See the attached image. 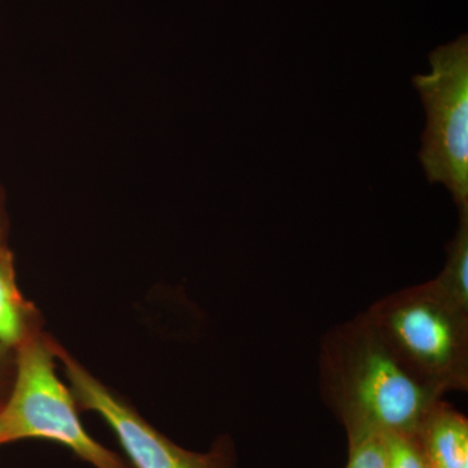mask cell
<instances>
[{"instance_id": "cell-5", "label": "cell", "mask_w": 468, "mask_h": 468, "mask_svg": "<svg viewBox=\"0 0 468 468\" xmlns=\"http://www.w3.org/2000/svg\"><path fill=\"white\" fill-rule=\"evenodd\" d=\"M77 406L97 412L113 431L133 468H234L232 440L221 437L206 452L186 451L155 430L128 402L82 367L64 347L55 343Z\"/></svg>"}, {"instance_id": "cell-2", "label": "cell", "mask_w": 468, "mask_h": 468, "mask_svg": "<svg viewBox=\"0 0 468 468\" xmlns=\"http://www.w3.org/2000/svg\"><path fill=\"white\" fill-rule=\"evenodd\" d=\"M365 315L421 384L440 394L467 389L468 311L435 280L388 295Z\"/></svg>"}, {"instance_id": "cell-10", "label": "cell", "mask_w": 468, "mask_h": 468, "mask_svg": "<svg viewBox=\"0 0 468 468\" xmlns=\"http://www.w3.org/2000/svg\"><path fill=\"white\" fill-rule=\"evenodd\" d=\"M346 468H388L383 433H365L349 437Z\"/></svg>"}, {"instance_id": "cell-4", "label": "cell", "mask_w": 468, "mask_h": 468, "mask_svg": "<svg viewBox=\"0 0 468 468\" xmlns=\"http://www.w3.org/2000/svg\"><path fill=\"white\" fill-rule=\"evenodd\" d=\"M431 70L412 77L427 124L419 160L431 184L451 193L458 211L468 209V36L428 55Z\"/></svg>"}, {"instance_id": "cell-1", "label": "cell", "mask_w": 468, "mask_h": 468, "mask_svg": "<svg viewBox=\"0 0 468 468\" xmlns=\"http://www.w3.org/2000/svg\"><path fill=\"white\" fill-rule=\"evenodd\" d=\"M322 385L347 439L365 433L417 435L442 396L410 374L366 315L328 335Z\"/></svg>"}, {"instance_id": "cell-6", "label": "cell", "mask_w": 468, "mask_h": 468, "mask_svg": "<svg viewBox=\"0 0 468 468\" xmlns=\"http://www.w3.org/2000/svg\"><path fill=\"white\" fill-rule=\"evenodd\" d=\"M431 468H468V420L440 401L417 432Z\"/></svg>"}, {"instance_id": "cell-8", "label": "cell", "mask_w": 468, "mask_h": 468, "mask_svg": "<svg viewBox=\"0 0 468 468\" xmlns=\"http://www.w3.org/2000/svg\"><path fill=\"white\" fill-rule=\"evenodd\" d=\"M441 291L468 311V209L460 212V228L448 245V261L435 279Z\"/></svg>"}, {"instance_id": "cell-12", "label": "cell", "mask_w": 468, "mask_h": 468, "mask_svg": "<svg viewBox=\"0 0 468 468\" xmlns=\"http://www.w3.org/2000/svg\"><path fill=\"white\" fill-rule=\"evenodd\" d=\"M0 445H2V441H0Z\"/></svg>"}, {"instance_id": "cell-7", "label": "cell", "mask_w": 468, "mask_h": 468, "mask_svg": "<svg viewBox=\"0 0 468 468\" xmlns=\"http://www.w3.org/2000/svg\"><path fill=\"white\" fill-rule=\"evenodd\" d=\"M38 332L36 309L18 291L11 254L0 251V347L16 350Z\"/></svg>"}, {"instance_id": "cell-9", "label": "cell", "mask_w": 468, "mask_h": 468, "mask_svg": "<svg viewBox=\"0 0 468 468\" xmlns=\"http://www.w3.org/2000/svg\"><path fill=\"white\" fill-rule=\"evenodd\" d=\"M388 468H431L417 435L384 433Z\"/></svg>"}, {"instance_id": "cell-3", "label": "cell", "mask_w": 468, "mask_h": 468, "mask_svg": "<svg viewBox=\"0 0 468 468\" xmlns=\"http://www.w3.org/2000/svg\"><path fill=\"white\" fill-rule=\"evenodd\" d=\"M54 340L43 332L16 349L11 393L0 406V441L48 440L70 449L94 468H133L92 439L77 402L55 369Z\"/></svg>"}, {"instance_id": "cell-11", "label": "cell", "mask_w": 468, "mask_h": 468, "mask_svg": "<svg viewBox=\"0 0 468 468\" xmlns=\"http://www.w3.org/2000/svg\"><path fill=\"white\" fill-rule=\"evenodd\" d=\"M5 250V249L2 248V245H0V251Z\"/></svg>"}]
</instances>
